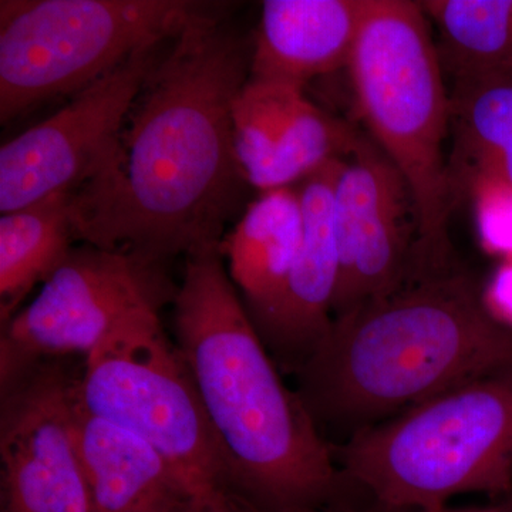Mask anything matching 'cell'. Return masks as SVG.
I'll list each match as a JSON object with an SVG mask.
<instances>
[{
  "label": "cell",
  "instance_id": "6da1fadb",
  "mask_svg": "<svg viewBox=\"0 0 512 512\" xmlns=\"http://www.w3.org/2000/svg\"><path fill=\"white\" fill-rule=\"evenodd\" d=\"M251 59L212 5L173 37L113 146L73 191L77 242L164 264L221 247L248 187L234 106Z\"/></svg>",
  "mask_w": 512,
  "mask_h": 512
},
{
  "label": "cell",
  "instance_id": "7a4b0ae2",
  "mask_svg": "<svg viewBox=\"0 0 512 512\" xmlns=\"http://www.w3.org/2000/svg\"><path fill=\"white\" fill-rule=\"evenodd\" d=\"M173 329L217 444L225 490L269 511L339 501L346 483L333 444L282 380L221 247L185 256Z\"/></svg>",
  "mask_w": 512,
  "mask_h": 512
},
{
  "label": "cell",
  "instance_id": "3957f363",
  "mask_svg": "<svg viewBox=\"0 0 512 512\" xmlns=\"http://www.w3.org/2000/svg\"><path fill=\"white\" fill-rule=\"evenodd\" d=\"M512 365V329L468 275L420 276L333 319L295 372L316 426L348 436L451 387Z\"/></svg>",
  "mask_w": 512,
  "mask_h": 512
},
{
  "label": "cell",
  "instance_id": "277c9868",
  "mask_svg": "<svg viewBox=\"0 0 512 512\" xmlns=\"http://www.w3.org/2000/svg\"><path fill=\"white\" fill-rule=\"evenodd\" d=\"M340 476L389 510L424 512L461 494L512 493V365L352 434Z\"/></svg>",
  "mask_w": 512,
  "mask_h": 512
},
{
  "label": "cell",
  "instance_id": "5b68a950",
  "mask_svg": "<svg viewBox=\"0 0 512 512\" xmlns=\"http://www.w3.org/2000/svg\"><path fill=\"white\" fill-rule=\"evenodd\" d=\"M346 69L360 119L412 191L419 225L417 268L423 274L443 271L450 249L448 217L456 200L444 157L451 104L419 2L367 0Z\"/></svg>",
  "mask_w": 512,
  "mask_h": 512
},
{
  "label": "cell",
  "instance_id": "8992f818",
  "mask_svg": "<svg viewBox=\"0 0 512 512\" xmlns=\"http://www.w3.org/2000/svg\"><path fill=\"white\" fill-rule=\"evenodd\" d=\"M210 3L187 0H2L0 121L72 97L171 39Z\"/></svg>",
  "mask_w": 512,
  "mask_h": 512
},
{
  "label": "cell",
  "instance_id": "52a82bcc",
  "mask_svg": "<svg viewBox=\"0 0 512 512\" xmlns=\"http://www.w3.org/2000/svg\"><path fill=\"white\" fill-rule=\"evenodd\" d=\"M74 393L94 416L156 447L197 497L225 490L210 424L160 315L130 323L84 357Z\"/></svg>",
  "mask_w": 512,
  "mask_h": 512
},
{
  "label": "cell",
  "instance_id": "ba28073f",
  "mask_svg": "<svg viewBox=\"0 0 512 512\" xmlns=\"http://www.w3.org/2000/svg\"><path fill=\"white\" fill-rule=\"evenodd\" d=\"M177 291L164 262L79 242L36 298L3 323L0 384L45 360L89 356L130 323L160 315Z\"/></svg>",
  "mask_w": 512,
  "mask_h": 512
},
{
  "label": "cell",
  "instance_id": "9c48e42d",
  "mask_svg": "<svg viewBox=\"0 0 512 512\" xmlns=\"http://www.w3.org/2000/svg\"><path fill=\"white\" fill-rule=\"evenodd\" d=\"M171 40L173 37L128 57L70 97L49 119L3 144L2 215L57 192L74 191L94 173Z\"/></svg>",
  "mask_w": 512,
  "mask_h": 512
},
{
  "label": "cell",
  "instance_id": "30bf717a",
  "mask_svg": "<svg viewBox=\"0 0 512 512\" xmlns=\"http://www.w3.org/2000/svg\"><path fill=\"white\" fill-rule=\"evenodd\" d=\"M74 380L55 359L0 384V512H93L74 431Z\"/></svg>",
  "mask_w": 512,
  "mask_h": 512
},
{
  "label": "cell",
  "instance_id": "8fae6325",
  "mask_svg": "<svg viewBox=\"0 0 512 512\" xmlns=\"http://www.w3.org/2000/svg\"><path fill=\"white\" fill-rule=\"evenodd\" d=\"M333 217L340 256L333 319L417 278L419 225L412 191L365 137L340 165Z\"/></svg>",
  "mask_w": 512,
  "mask_h": 512
},
{
  "label": "cell",
  "instance_id": "7c38bea8",
  "mask_svg": "<svg viewBox=\"0 0 512 512\" xmlns=\"http://www.w3.org/2000/svg\"><path fill=\"white\" fill-rule=\"evenodd\" d=\"M359 134L288 84L248 79L234 106V144L249 187H295L355 150Z\"/></svg>",
  "mask_w": 512,
  "mask_h": 512
},
{
  "label": "cell",
  "instance_id": "4fadbf2b",
  "mask_svg": "<svg viewBox=\"0 0 512 512\" xmlns=\"http://www.w3.org/2000/svg\"><path fill=\"white\" fill-rule=\"evenodd\" d=\"M342 161L326 164L298 184L303 207L301 249L278 299L255 325L276 365L293 375L333 323L340 282L333 201Z\"/></svg>",
  "mask_w": 512,
  "mask_h": 512
},
{
  "label": "cell",
  "instance_id": "5bb4252c",
  "mask_svg": "<svg viewBox=\"0 0 512 512\" xmlns=\"http://www.w3.org/2000/svg\"><path fill=\"white\" fill-rule=\"evenodd\" d=\"M367 0H265L249 79L305 90L346 69Z\"/></svg>",
  "mask_w": 512,
  "mask_h": 512
},
{
  "label": "cell",
  "instance_id": "9a60e30c",
  "mask_svg": "<svg viewBox=\"0 0 512 512\" xmlns=\"http://www.w3.org/2000/svg\"><path fill=\"white\" fill-rule=\"evenodd\" d=\"M73 417L93 512H175L200 498L156 447L84 409L74 389Z\"/></svg>",
  "mask_w": 512,
  "mask_h": 512
},
{
  "label": "cell",
  "instance_id": "2e32d148",
  "mask_svg": "<svg viewBox=\"0 0 512 512\" xmlns=\"http://www.w3.org/2000/svg\"><path fill=\"white\" fill-rule=\"evenodd\" d=\"M302 239L298 185L261 192L225 235L221 254L254 326L278 299Z\"/></svg>",
  "mask_w": 512,
  "mask_h": 512
},
{
  "label": "cell",
  "instance_id": "e0dca14e",
  "mask_svg": "<svg viewBox=\"0 0 512 512\" xmlns=\"http://www.w3.org/2000/svg\"><path fill=\"white\" fill-rule=\"evenodd\" d=\"M450 104L456 197L477 175L512 187V62L454 80Z\"/></svg>",
  "mask_w": 512,
  "mask_h": 512
},
{
  "label": "cell",
  "instance_id": "ac0fdd59",
  "mask_svg": "<svg viewBox=\"0 0 512 512\" xmlns=\"http://www.w3.org/2000/svg\"><path fill=\"white\" fill-rule=\"evenodd\" d=\"M73 191H62L0 218V322L20 311L36 285L62 265L74 245Z\"/></svg>",
  "mask_w": 512,
  "mask_h": 512
},
{
  "label": "cell",
  "instance_id": "d6986e66",
  "mask_svg": "<svg viewBox=\"0 0 512 512\" xmlns=\"http://www.w3.org/2000/svg\"><path fill=\"white\" fill-rule=\"evenodd\" d=\"M441 67L453 80L512 62V0H424Z\"/></svg>",
  "mask_w": 512,
  "mask_h": 512
},
{
  "label": "cell",
  "instance_id": "ffe728a7",
  "mask_svg": "<svg viewBox=\"0 0 512 512\" xmlns=\"http://www.w3.org/2000/svg\"><path fill=\"white\" fill-rule=\"evenodd\" d=\"M461 190L473 200L481 247L488 254L512 258V187L498 178L477 175ZM460 190V191H461Z\"/></svg>",
  "mask_w": 512,
  "mask_h": 512
},
{
  "label": "cell",
  "instance_id": "44dd1931",
  "mask_svg": "<svg viewBox=\"0 0 512 512\" xmlns=\"http://www.w3.org/2000/svg\"><path fill=\"white\" fill-rule=\"evenodd\" d=\"M481 298L487 312L505 328L512 329V258L498 265L481 291Z\"/></svg>",
  "mask_w": 512,
  "mask_h": 512
},
{
  "label": "cell",
  "instance_id": "7402d4cb",
  "mask_svg": "<svg viewBox=\"0 0 512 512\" xmlns=\"http://www.w3.org/2000/svg\"><path fill=\"white\" fill-rule=\"evenodd\" d=\"M234 497V495H232ZM234 500L237 501L239 510L241 512H399L389 510V508L382 507L373 501V505L370 507H353V505L343 504L342 501H335V503H330L326 505H320V507H311V508H296V510H284V511H269V510H261V508L252 507L244 501L238 500V498L234 497Z\"/></svg>",
  "mask_w": 512,
  "mask_h": 512
},
{
  "label": "cell",
  "instance_id": "603a6c76",
  "mask_svg": "<svg viewBox=\"0 0 512 512\" xmlns=\"http://www.w3.org/2000/svg\"><path fill=\"white\" fill-rule=\"evenodd\" d=\"M202 512H241L227 490H217L202 500Z\"/></svg>",
  "mask_w": 512,
  "mask_h": 512
},
{
  "label": "cell",
  "instance_id": "cb8c5ba5",
  "mask_svg": "<svg viewBox=\"0 0 512 512\" xmlns=\"http://www.w3.org/2000/svg\"><path fill=\"white\" fill-rule=\"evenodd\" d=\"M424 512H512V505H494V507H474V508H453L448 505L434 508V510Z\"/></svg>",
  "mask_w": 512,
  "mask_h": 512
},
{
  "label": "cell",
  "instance_id": "d4e9b609",
  "mask_svg": "<svg viewBox=\"0 0 512 512\" xmlns=\"http://www.w3.org/2000/svg\"><path fill=\"white\" fill-rule=\"evenodd\" d=\"M204 498H198V500L191 501L190 504L184 505L183 508H180V510L175 512H202V500H204Z\"/></svg>",
  "mask_w": 512,
  "mask_h": 512
}]
</instances>
